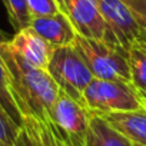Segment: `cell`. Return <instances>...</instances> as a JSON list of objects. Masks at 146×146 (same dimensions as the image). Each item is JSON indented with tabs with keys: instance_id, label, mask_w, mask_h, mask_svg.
<instances>
[{
	"instance_id": "obj_9",
	"label": "cell",
	"mask_w": 146,
	"mask_h": 146,
	"mask_svg": "<svg viewBox=\"0 0 146 146\" xmlns=\"http://www.w3.org/2000/svg\"><path fill=\"white\" fill-rule=\"evenodd\" d=\"M29 27L42 36L52 47L70 46L78 36L67 15L63 12H57L49 16L32 17Z\"/></svg>"
},
{
	"instance_id": "obj_18",
	"label": "cell",
	"mask_w": 146,
	"mask_h": 146,
	"mask_svg": "<svg viewBox=\"0 0 146 146\" xmlns=\"http://www.w3.org/2000/svg\"><path fill=\"white\" fill-rule=\"evenodd\" d=\"M133 15L139 27L146 32V0H122Z\"/></svg>"
},
{
	"instance_id": "obj_5",
	"label": "cell",
	"mask_w": 146,
	"mask_h": 146,
	"mask_svg": "<svg viewBox=\"0 0 146 146\" xmlns=\"http://www.w3.org/2000/svg\"><path fill=\"white\" fill-rule=\"evenodd\" d=\"M47 120L66 146H86L90 112L83 103L59 90L47 113Z\"/></svg>"
},
{
	"instance_id": "obj_15",
	"label": "cell",
	"mask_w": 146,
	"mask_h": 146,
	"mask_svg": "<svg viewBox=\"0 0 146 146\" xmlns=\"http://www.w3.org/2000/svg\"><path fill=\"white\" fill-rule=\"evenodd\" d=\"M2 2L6 7L9 20L16 32L29 27L32 16L29 12L27 0H2Z\"/></svg>"
},
{
	"instance_id": "obj_19",
	"label": "cell",
	"mask_w": 146,
	"mask_h": 146,
	"mask_svg": "<svg viewBox=\"0 0 146 146\" xmlns=\"http://www.w3.org/2000/svg\"><path fill=\"white\" fill-rule=\"evenodd\" d=\"M56 2H57V5H59L60 12H63V13L67 15V0H56Z\"/></svg>"
},
{
	"instance_id": "obj_7",
	"label": "cell",
	"mask_w": 146,
	"mask_h": 146,
	"mask_svg": "<svg viewBox=\"0 0 146 146\" xmlns=\"http://www.w3.org/2000/svg\"><path fill=\"white\" fill-rule=\"evenodd\" d=\"M67 17L79 36L115 44L96 0H67Z\"/></svg>"
},
{
	"instance_id": "obj_8",
	"label": "cell",
	"mask_w": 146,
	"mask_h": 146,
	"mask_svg": "<svg viewBox=\"0 0 146 146\" xmlns=\"http://www.w3.org/2000/svg\"><path fill=\"white\" fill-rule=\"evenodd\" d=\"M10 47L22 56L29 64L47 70L53 49L42 36H39L32 27L22 29L9 40Z\"/></svg>"
},
{
	"instance_id": "obj_16",
	"label": "cell",
	"mask_w": 146,
	"mask_h": 146,
	"mask_svg": "<svg viewBox=\"0 0 146 146\" xmlns=\"http://www.w3.org/2000/svg\"><path fill=\"white\" fill-rule=\"evenodd\" d=\"M20 127L13 123L0 105V146H15Z\"/></svg>"
},
{
	"instance_id": "obj_2",
	"label": "cell",
	"mask_w": 146,
	"mask_h": 146,
	"mask_svg": "<svg viewBox=\"0 0 146 146\" xmlns=\"http://www.w3.org/2000/svg\"><path fill=\"white\" fill-rule=\"evenodd\" d=\"M83 106L100 116L116 112L145 110L142 95L130 82L93 79L83 92Z\"/></svg>"
},
{
	"instance_id": "obj_3",
	"label": "cell",
	"mask_w": 146,
	"mask_h": 146,
	"mask_svg": "<svg viewBox=\"0 0 146 146\" xmlns=\"http://www.w3.org/2000/svg\"><path fill=\"white\" fill-rule=\"evenodd\" d=\"M73 47L82 56L95 79L130 82L127 52L120 46L76 36Z\"/></svg>"
},
{
	"instance_id": "obj_14",
	"label": "cell",
	"mask_w": 146,
	"mask_h": 146,
	"mask_svg": "<svg viewBox=\"0 0 146 146\" xmlns=\"http://www.w3.org/2000/svg\"><path fill=\"white\" fill-rule=\"evenodd\" d=\"M3 37V35L0 33V39ZM0 105L5 109V112L7 113V116L13 120V123L19 127H22V122H23V115L15 100L12 88H10V82H9V76L6 72V66L5 62L0 56Z\"/></svg>"
},
{
	"instance_id": "obj_4",
	"label": "cell",
	"mask_w": 146,
	"mask_h": 146,
	"mask_svg": "<svg viewBox=\"0 0 146 146\" xmlns=\"http://www.w3.org/2000/svg\"><path fill=\"white\" fill-rule=\"evenodd\" d=\"M47 72L57 85L59 90L80 103L85 89L95 79L88 64L73 47V44L53 49L50 62L47 64Z\"/></svg>"
},
{
	"instance_id": "obj_12",
	"label": "cell",
	"mask_w": 146,
	"mask_h": 146,
	"mask_svg": "<svg viewBox=\"0 0 146 146\" xmlns=\"http://www.w3.org/2000/svg\"><path fill=\"white\" fill-rule=\"evenodd\" d=\"M86 146H135L103 116L90 113Z\"/></svg>"
},
{
	"instance_id": "obj_21",
	"label": "cell",
	"mask_w": 146,
	"mask_h": 146,
	"mask_svg": "<svg viewBox=\"0 0 146 146\" xmlns=\"http://www.w3.org/2000/svg\"><path fill=\"white\" fill-rule=\"evenodd\" d=\"M142 99H143V105H145V109H146V98H145V96H142Z\"/></svg>"
},
{
	"instance_id": "obj_17",
	"label": "cell",
	"mask_w": 146,
	"mask_h": 146,
	"mask_svg": "<svg viewBox=\"0 0 146 146\" xmlns=\"http://www.w3.org/2000/svg\"><path fill=\"white\" fill-rule=\"evenodd\" d=\"M27 6L32 17L49 16L60 12L56 0H27Z\"/></svg>"
},
{
	"instance_id": "obj_11",
	"label": "cell",
	"mask_w": 146,
	"mask_h": 146,
	"mask_svg": "<svg viewBox=\"0 0 146 146\" xmlns=\"http://www.w3.org/2000/svg\"><path fill=\"white\" fill-rule=\"evenodd\" d=\"M103 117L135 146H146V109L136 112H116L105 115Z\"/></svg>"
},
{
	"instance_id": "obj_20",
	"label": "cell",
	"mask_w": 146,
	"mask_h": 146,
	"mask_svg": "<svg viewBox=\"0 0 146 146\" xmlns=\"http://www.w3.org/2000/svg\"><path fill=\"white\" fill-rule=\"evenodd\" d=\"M137 40H140V42L146 46V32H143V30H142V32H140V35H139V39H137Z\"/></svg>"
},
{
	"instance_id": "obj_6",
	"label": "cell",
	"mask_w": 146,
	"mask_h": 146,
	"mask_svg": "<svg viewBox=\"0 0 146 146\" xmlns=\"http://www.w3.org/2000/svg\"><path fill=\"white\" fill-rule=\"evenodd\" d=\"M99 10L108 25L112 42L127 52L139 39L142 29L122 0H96Z\"/></svg>"
},
{
	"instance_id": "obj_10",
	"label": "cell",
	"mask_w": 146,
	"mask_h": 146,
	"mask_svg": "<svg viewBox=\"0 0 146 146\" xmlns=\"http://www.w3.org/2000/svg\"><path fill=\"white\" fill-rule=\"evenodd\" d=\"M15 146H66L56 135L49 120L43 122L33 116H23Z\"/></svg>"
},
{
	"instance_id": "obj_1",
	"label": "cell",
	"mask_w": 146,
	"mask_h": 146,
	"mask_svg": "<svg viewBox=\"0 0 146 146\" xmlns=\"http://www.w3.org/2000/svg\"><path fill=\"white\" fill-rule=\"evenodd\" d=\"M0 56L5 62L10 88L22 115L46 122L59 93V88L49 72L29 64L10 47L5 36L0 39Z\"/></svg>"
},
{
	"instance_id": "obj_13",
	"label": "cell",
	"mask_w": 146,
	"mask_h": 146,
	"mask_svg": "<svg viewBox=\"0 0 146 146\" xmlns=\"http://www.w3.org/2000/svg\"><path fill=\"white\" fill-rule=\"evenodd\" d=\"M127 62L130 72V83L146 98V46L136 40L127 49Z\"/></svg>"
}]
</instances>
